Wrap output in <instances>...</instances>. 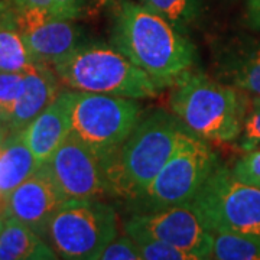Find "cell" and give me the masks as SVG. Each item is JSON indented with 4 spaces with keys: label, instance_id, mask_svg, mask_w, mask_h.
<instances>
[{
    "label": "cell",
    "instance_id": "9a60e30c",
    "mask_svg": "<svg viewBox=\"0 0 260 260\" xmlns=\"http://www.w3.org/2000/svg\"><path fill=\"white\" fill-rule=\"evenodd\" d=\"M29 259H56V253L26 224L6 217L0 230V260Z\"/></svg>",
    "mask_w": 260,
    "mask_h": 260
},
{
    "label": "cell",
    "instance_id": "5bb4252c",
    "mask_svg": "<svg viewBox=\"0 0 260 260\" xmlns=\"http://www.w3.org/2000/svg\"><path fill=\"white\" fill-rule=\"evenodd\" d=\"M25 74V88L15 104L6 127L10 133L22 132L58 95V75L48 65L35 64Z\"/></svg>",
    "mask_w": 260,
    "mask_h": 260
},
{
    "label": "cell",
    "instance_id": "ffe728a7",
    "mask_svg": "<svg viewBox=\"0 0 260 260\" xmlns=\"http://www.w3.org/2000/svg\"><path fill=\"white\" fill-rule=\"evenodd\" d=\"M140 3L167 19L181 32H185L201 12L200 0H140Z\"/></svg>",
    "mask_w": 260,
    "mask_h": 260
},
{
    "label": "cell",
    "instance_id": "2e32d148",
    "mask_svg": "<svg viewBox=\"0 0 260 260\" xmlns=\"http://www.w3.org/2000/svg\"><path fill=\"white\" fill-rule=\"evenodd\" d=\"M39 167L23 133H10L0 146V192L8 195Z\"/></svg>",
    "mask_w": 260,
    "mask_h": 260
},
{
    "label": "cell",
    "instance_id": "4316f807",
    "mask_svg": "<svg viewBox=\"0 0 260 260\" xmlns=\"http://www.w3.org/2000/svg\"><path fill=\"white\" fill-rule=\"evenodd\" d=\"M16 6L12 0H0V30L18 29L16 25Z\"/></svg>",
    "mask_w": 260,
    "mask_h": 260
},
{
    "label": "cell",
    "instance_id": "d6a6232c",
    "mask_svg": "<svg viewBox=\"0 0 260 260\" xmlns=\"http://www.w3.org/2000/svg\"><path fill=\"white\" fill-rule=\"evenodd\" d=\"M0 124H2V123H0Z\"/></svg>",
    "mask_w": 260,
    "mask_h": 260
},
{
    "label": "cell",
    "instance_id": "cb8c5ba5",
    "mask_svg": "<svg viewBox=\"0 0 260 260\" xmlns=\"http://www.w3.org/2000/svg\"><path fill=\"white\" fill-rule=\"evenodd\" d=\"M232 174L239 181L260 188V149L249 150V153L233 167Z\"/></svg>",
    "mask_w": 260,
    "mask_h": 260
},
{
    "label": "cell",
    "instance_id": "f1b7e54d",
    "mask_svg": "<svg viewBox=\"0 0 260 260\" xmlns=\"http://www.w3.org/2000/svg\"><path fill=\"white\" fill-rule=\"evenodd\" d=\"M247 10H249V19L251 25L260 29V0H249Z\"/></svg>",
    "mask_w": 260,
    "mask_h": 260
},
{
    "label": "cell",
    "instance_id": "30bf717a",
    "mask_svg": "<svg viewBox=\"0 0 260 260\" xmlns=\"http://www.w3.org/2000/svg\"><path fill=\"white\" fill-rule=\"evenodd\" d=\"M67 200H99L113 195L104 160L70 133L45 164Z\"/></svg>",
    "mask_w": 260,
    "mask_h": 260
},
{
    "label": "cell",
    "instance_id": "484cf974",
    "mask_svg": "<svg viewBox=\"0 0 260 260\" xmlns=\"http://www.w3.org/2000/svg\"><path fill=\"white\" fill-rule=\"evenodd\" d=\"M52 16L59 19H77L88 0H51Z\"/></svg>",
    "mask_w": 260,
    "mask_h": 260
},
{
    "label": "cell",
    "instance_id": "8992f818",
    "mask_svg": "<svg viewBox=\"0 0 260 260\" xmlns=\"http://www.w3.org/2000/svg\"><path fill=\"white\" fill-rule=\"evenodd\" d=\"M117 236V214L99 200H67L49 220L45 237L62 259L99 260Z\"/></svg>",
    "mask_w": 260,
    "mask_h": 260
},
{
    "label": "cell",
    "instance_id": "52a82bcc",
    "mask_svg": "<svg viewBox=\"0 0 260 260\" xmlns=\"http://www.w3.org/2000/svg\"><path fill=\"white\" fill-rule=\"evenodd\" d=\"M142 107L135 99L74 91L71 133L104 159L120 148L140 120Z\"/></svg>",
    "mask_w": 260,
    "mask_h": 260
},
{
    "label": "cell",
    "instance_id": "83f0119b",
    "mask_svg": "<svg viewBox=\"0 0 260 260\" xmlns=\"http://www.w3.org/2000/svg\"><path fill=\"white\" fill-rule=\"evenodd\" d=\"M16 9H44L52 15V2L51 0H12Z\"/></svg>",
    "mask_w": 260,
    "mask_h": 260
},
{
    "label": "cell",
    "instance_id": "44dd1931",
    "mask_svg": "<svg viewBox=\"0 0 260 260\" xmlns=\"http://www.w3.org/2000/svg\"><path fill=\"white\" fill-rule=\"evenodd\" d=\"M25 88L23 73H0V123L6 127L15 104Z\"/></svg>",
    "mask_w": 260,
    "mask_h": 260
},
{
    "label": "cell",
    "instance_id": "d4e9b609",
    "mask_svg": "<svg viewBox=\"0 0 260 260\" xmlns=\"http://www.w3.org/2000/svg\"><path fill=\"white\" fill-rule=\"evenodd\" d=\"M99 260H142L136 242L127 237H119L109 243L99 256Z\"/></svg>",
    "mask_w": 260,
    "mask_h": 260
},
{
    "label": "cell",
    "instance_id": "4fadbf2b",
    "mask_svg": "<svg viewBox=\"0 0 260 260\" xmlns=\"http://www.w3.org/2000/svg\"><path fill=\"white\" fill-rule=\"evenodd\" d=\"M73 20L51 18L22 35L34 62L54 67L83 47V30Z\"/></svg>",
    "mask_w": 260,
    "mask_h": 260
},
{
    "label": "cell",
    "instance_id": "8fae6325",
    "mask_svg": "<svg viewBox=\"0 0 260 260\" xmlns=\"http://www.w3.org/2000/svg\"><path fill=\"white\" fill-rule=\"evenodd\" d=\"M67 201L45 165L8 194V215L45 237L48 223Z\"/></svg>",
    "mask_w": 260,
    "mask_h": 260
},
{
    "label": "cell",
    "instance_id": "f546056e",
    "mask_svg": "<svg viewBox=\"0 0 260 260\" xmlns=\"http://www.w3.org/2000/svg\"><path fill=\"white\" fill-rule=\"evenodd\" d=\"M8 215V195L0 192V223Z\"/></svg>",
    "mask_w": 260,
    "mask_h": 260
},
{
    "label": "cell",
    "instance_id": "7c38bea8",
    "mask_svg": "<svg viewBox=\"0 0 260 260\" xmlns=\"http://www.w3.org/2000/svg\"><path fill=\"white\" fill-rule=\"evenodd\" d=\"M73 100L74 91L58 93L52 103L22 130L39 165L45 164L71 133Z\"/></svg>",
    "mask_w": 260,
    "mask_h": 260
},
{
    "label": "cell",
    "instance_id": "4dcf8cb0",
    "mask_svg": "<svg viewBox=\"0 0 260 260\" xmlns=\"http://www.w3.org/2000/svg\"><path fill=\"white\" fill-rule=\"evenodd\" d=\"M8 136H6V132H5V127L0 124V146L3 145V142H5V139H6Z\"/></svg>",
    "mask_w": 260,
    "mask_h": 260
},
{
    "label": "cell",
    "instance_id": "1f68e13d",
    "mask_svg": "<svg viewBox=\"0 0 260 260\" xmlns=\"http://www.w3.org/2000/svg\"><path fill=\"white\" fill-rule=\"evenodd\" d=\"M3 221H5V220H3ZM3 221H2V223H0V230H2V225H3Z\"/></svg>",
    "mask_w": 260,
    "mask_h": 260
},
{
    "label": "cell",
    "instance_id": "277c9868",
    "mask_svg": "<svg viewBox=\"0 0 260 260\" xmlns=\"http://www.w3.org/2000/svg\"><path fill=\"white\" fill-rule=\"evenodd\" d=\"M169 102L174 114L195 136L217 142L239 139L246 104L230 85L189 71L174 84Z\"/></svg>",
    "mask_w": 260,
    "mask_h": 260
},
{
    "label": "cell",
    "instance_id": "5b68a950",
    "mask_svg": "<svg viewBox=\"0 0 260 260\" xmlns=\"http://www.w3.org/2000/svg\"><path fill=\"white\" fill-rule=\"evenodd\" d=\"M188 204L211 233L260 240V188L239 181L232 169L217 164Z\"/></svg>",
    "mask_w": 260,
    "mask_h": 260
},
{
    "label": "cell",
    "instance_id": "6da1fadb",
    "mask_svg": "<svg viewBox=\"0 0 260 260\" xmlns=\"http://www.w3.org/2000/svg\"><path fill=\"white\" fill-rule=\"evenodd\" d=\"M112 42L164 88L177 83L194 65V44L184 32L132 0H120L116 8Z\"/></svg>",
    "mask_w": 260,
    "mask_h": 260
},
{
    "label": "cell",
    "instance_id": "ba28073f",
    "mask_svg": "<svg viewBox=\"0 0 260 260\" xmlns=\"http://www.w3.org/2000/svg\"><path fill=\"white\" fill-rule=\"evenodd\" d=\"M217 164V155L207 140L186 130L175 153L139 200L150 210L186 204L200 191Z\"/></svg>",
    "mask_w": 260,
    "mask_h": 260
},
{
    "label": "cell",
    "instance_id": "e0dca14e",
    "mask_svg": "<svg viewBox=\"0 0 260 260\" xmlns=\"http://www.w3.org/2000/svg\"><path fill=\"white\" fill-rule=\"evenodd\" d=\"M211 259L260 260V240L234 233H213Z\"/></svg>",
    "mask_w": 260,
    "mask_h": 260
},
{
    "label": "cell",
    "instance_id": "7402d4cb",
    "mask_svg": "<svg viewBox=\"0 0 260 260\" xmlns=\"http://www.w3.org/2000/svg\"><path fill=\"white\" fill-rule=\"evenodd\" d=\"M239 142L244 150H253L260 145V95L251 100L250 107L244 109Z\"/></svg>",
    "mask_w": 260,
    "mask_h": 260
},
{
    "label": "cell",
    "instance_id": "9c48e42d",
    "mask_svg": "<svg viewBox=\"0 0 260 260\" xmlns=\"http://www.w3.org/2000/svg\"><path fill=\"white\" fill-rule=\"evenodd\" d=\"M124 229L133 240H159L192 254L195 260L211 259L213 233L188 203L132 215Z\"/></svg>",
    "mask_w": 260,
    "mask_h": 260
},
{
    "label": "cell",
    "instance_id": "7a4b0ae2",
    "mask_svg": "<svg viewBox=\"0 0 260 260\" xmlns=\"http://www.w3.org/2000/svg\"><path fill=\"white\" fill-rule=\"evenodd\" d=\"M186 130L175 114L165 110L140 117L120 148L104 159L113 195L139 200L175 153Z\"/></svg>",
    "mask_w": 260,
    "mask_h": 260
},
{
    "label": "cell",
    "instance_id": "3957f363",
    "mask_svg": "<svg viewBox=\"0 0 260 260\" xmlns=\"http://www.w3.org/2000/svg\"><path fill=\"white\" fill-rule=\"evenodd\" d=\"M54 71L73 90L84 93L138 100L155 97L164 88L119 49L102 44H84L74 54L54 65Z\"/></svg>",
    "mask_w": 260,
    "mask_h": 260
},
{
    "label": "cell",
    "instance_id": "603a6c76",
    "mask_svg": "<svg viewBox=\"0 0 260 260\" xmlns=\"http://www.w3.org/2000/svg\"><path fill=\"white\" fill-rule=\"evenodd\" d=\"M142 260H195L192 254L159 240H135Z\"/></svg>",
    "mask_w": 260,
    "mask_h": 260
},
{
    "label": "cell",
    "instance_id": "ac0fdd59",
    "mask_svg": "<svg viewBox=\"0 0 260 260\" xmlns=\"http://www.w3.org/2000/svg\"><path fill=\"white\" fill-rule=\"evenodd\" d=\"M227 71L237 88L260 95V44L234 56Z\"/></svg>",
    "mask_w": 260,
    "mask_h": 260
},
{
    "label": "cell",
    "instance_id": "d6986e66",
    "mask_svg": "<svg viewBox=\"0 0 260 260\" xmlns=\"http://www.w3.org/2000/svg\"><path fill=\"white\" fill-rule=\"evenodd\" d=\"M34 64L18 29L0 30V73H25Z\"/></svg>",
    "mask_w": 260,
    "mask_h": 260
}]
</instances>
